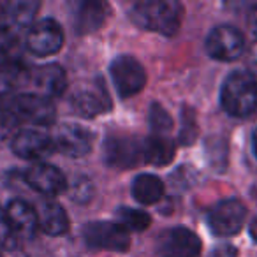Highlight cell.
<instances>
[{
	"label": "cell",
	"mask_w": 257,
	"mask_h": 257,
	"mask_svg": "<svg viewBox=\"0 0 257 257\" xmlns=\"http://www.w3.org/2000/svg\"><path fill=\"white\" fill-rule=\"evenodd\" d=\"M133 196L141 204H155L164 196V183L155 175H138L133 182Z\"/></svg>",
	"instance_id": "obj_20"
},
{
	"label": "cell",
	"mask_w": 257,
	"mask_h": 257,
	"mask_svg": "<svg viewBox=\"0 0 257 257\" xmlns=\"http://www.w3.org/2000/svg\"><path fill=\"white\" fill-rule=\"evenodd\" d=\"M250 234H252V238L257 241V218L252 222V225H250Z\"/></svg>",
	"instance_id": "obj_32"
},
{
	"label": "cell",
	"mask_w": 257,
	"mask_h": 257,
	"mask_svg": "<svg viewBox=\"0 0 257 257\" xmlns=\"http://www.w3.org/2000/svg\"><path fill=\"white\" fill-rule=\"evenodd\" d=\"M148 121H150L152 134H159V136H168L173 128V120L169 113L161 106V104L154 102L150 106V113H148Z\"/></svg>",
	"instance_id": "obj_24"
},
{
	"label": "cell",
	"mask_w": 257,
	"mask_h": 257,
	"mask_svg": "<svg viewBox=\"0 0 257 257\" xmlns=\"http://www.w3.org/2000/svg\"><path fill=\"white\" fill-rule=\"evenodd\" d=\"M220 104L231 116H248L257 109V81L250 72L236 71L225 78L220 90Z\"/></svg>",
	"instance_id": "obj_2"
},
{
	"label": "cell",
	"mask_w": 257,
	"mask_h": 257,
	"mask_svg": "<svg viewBox=\"0 0 257 257\" xmlns=\"http://www.w3.org/2000/svg\"><path fill=\"white\" fill-rule=\"evenodd\" d=\"M11 150L20 159L41 161L55 152L53 138L41 128H22L11 141Z\"/></svg>",
	"instance_id": "obj_9"
},
{
	"label": "cell",
	"mask_w": 257,
	"mask_h": 257,
	"mask_svg": "<svg viewBox=\"0 0 257 257\" xmlns=\"http://www.w3.org/2000/svg\"><path fill=\"white\" fill-rule=\"evenodd\" d=\"M183 16L182 4L175 0H143L131 9V20L140 29L162 36H175Z\"/></svg>",
	"instance_id": "obj_1"
},
{
	"label": "cell",
	"mask_w": 257,
	"mask_h": 257,
	"mask_svg": "<svg viewBox=\"0 0 257 257\" xmlns=\"http://www.w3.org/2000/svg\"><path fill=\"white\" fill-rule=\"evenodd\" d=\"M0 257H4V255H2V252H0Z\"/></svg>",
	"instance_id": "obj_33"
},
{
	"label": "cell",
	"mask_w": 257,
	"mask_h": 257,
	"mask_svg": "<svg viewBox=\"0 0 257 257\" xmlns=\"http://www.w3.org/2000/svg\"><path fill=\"white\" fill-rule=\"evenodd\" d=\"M25 182L30 189L46 197H55L67 189L64 173L48 162H37L25 171Z\"/></svg>",
	"instance_id": "obj_10"
},
{
	"label": "cell",
	"mask_w": 257,
	"mask_h": 257,
	"mask_svg": "<svg viewBox=\"0 0 257 257\" xmlns=\"http://www.w3.org/2000/svg\"><path fill=\"white\" fill-rule=\"evenodd\" d=\"M6 20H8V8L0 4V25H6Z\"/></svg>",
	"instance_id": "obj_30"
},
{
	"label": "cell",
	"mask_w": 257,
	"mask_h": 257,
	"mask_svg": "<svg viewBox=\"0 0 257 257\" xmlns=\"http://www.w3.org/2000/svg\"><path fill=\"white\" fill-rule=\"evenodd\" d=\"M159 248L162 257H199L203 245L196 232L178 225L162 234Z\"/></svg>",
	"instance_id": "obj_11"
},
{
	"label": "cell",
	"mask_w": 257,
	"mask_h": 257,
	"mask_svg": "<svg viewBox=\"0 0 257 257\" xmlns=\"http://www.w3.org/2000/svg\"><path fill=\"white\" fill-rule=\"evenodd\" d=\"M64 46V30L58 22L51 18H43L32 23L27 32V48L36 57H50Z\"/></svg>",
	"instance_id": "obj_7"
},
{
	"label": "cell",
	"mask_w": 257,
	"mask_h": 257,
	"mask_svg": "<svg viewBox=\"0 0 257 257\" xmlns=\"http://www.w3.org/2000/svg\"><path fill=\"white\" fill-rule=\"evenodd\" d=\"M118 224L123 225L127 231H145L150 227L152 217L143 210H136V208H127L121 206L116 210Z\"/></svg>",
	"instance_id": "obj_22"
},
{
	"label": "cell",
	"mask_w": 257,
	"mask_h": 257,
	"mask_svg": "<svg viewBox=\"0 0 257 257\" xmlns=\"http://www.w3.org/2000/svg\"><path fill=\"white\" fill-rule=\"evenodd\" d=\"M18 113L22 123L48 127L55 121L53 102L39 93H18Z\"/></svg>",
	"instance_id": "obj_13"
},
{
	"label": "cell",
	"mask_w": 257,
	"mask_h": 257,
	"mask_svg": "<svg viewBox=\"0 0 257 257\" xmlns=\"http://www.w3.org/2000/svg\"><path fill=\"white\" fill-rule=\"evenodd\" d=\"M22 125L18 113V93L2 92L0 93V128L9 131Z\"/></svg>",
	"instance_id": "obj_21"
},
{
	"label": "cell",
	"mask_w": 257,
	"mask_h": 257,
	"mask_svg": "<svg viewBox=\"0 0 257 257\" xmlns=\"http://www.w3.org/2000/svg\"><path fill=\"white\" fill-rule=\"evenodd\" d=\"M9 224L15 231L16 238L20 239H32L39 231V222H37L36 208L30 206L23 199H13L6 208Z\"/></svg>",
	"instance_id": "obj_15"
},
{
	"label": "cell",
	"mask_w": 257,
	"mask_h": 257,
	"mask_svg": "<svg viewBox=\"0 0 257 257\" xmlns=\"http://www.w3.org/2000/svg\"><path fill=\"white\" fill-rule=\"evenodd\" d=\"M145 148V162L152 166H168L175 159L176 145L168 136L152 134L143 143Z\"/></svg>",
	"instance_id": "obj_19"
},
{
	"label": "cell",
	"mask_w": 257,
	"mask_h": 257,
	"mask_svg": "<svg viewBox=\"0 0 257 257\" xmlns=\"http://www.w3.org/2000/svg\"><path fill=\"white\" fill-rule=\"evenodd\" d=\"M71 106L79 116L93 118L111 109V99L107 95L106 86L97 81L88 88H79L78 92L72 93Z\"/></svg>",
	"instance_id": "obj_14"
},
{
	"label": "cell",
	"mask_w": 257,
	"mask_h": 257,
	"mask_svg": "<svg viewBox=\"0 0 257 257\" xmlns=\"http://www.w3.org/2000/svg\"><path fill=\"white\" fill-rule=\"evenodd\" d=\"M18 246V238L9 224L8 213L0 206V248L4 250H15Z\"/></svg>",
	"instance_id": "obj_25"
},
{
	"label": "cell",
	"mask_w": 257,
	"mask_h": 257,
	"mask_svg": "<svg viewBox=\"0 0 257 257\" xmlns=\"http://www.w3.org/2000/svg\"><path fill=\"white\" fill-rule=\"evenodd\" d=\"M197 136V127H196V120H194V114L189 111H183V123H182V131H180V140L183 145H190L194 143Z\"/></svg>",
	"instance_id": "obj_26"
},
{
	"label": "cell",
	"mask_w": 257,
	"mask_h": 257,
	"mask_svg": "<svg viewBox=\"0 0 257 257\" xmlns=\"http://www.w3.org/2000/svg\"><path fill=\"white\" fill-rule=\"evenodd\" d=\"M30 83L39 90V95L53 99L65 92L67 78H65L64 69L58 64H48L30 72Z\"/></svg>",
	"instance_id": "obj_16"
},
{
	"label": "cell",
	"mask_w": 257,
	"mask_h": 257,
	"mask_svg": "<svg viewBox=\"0 0 257 257\" xmlns=\"http://www.w3.org/2000/svg\"><path fill=\"white\" fill-rule=\"evenodd\" d=\"M83 239L88 246L111 252H127L131 248V234L114 222H90L83 227Z\"/></svg>",
	"instance_id": "obj_5"
},
{
	"label": "cell",
	"mask_w": 257,
	"mask_h": 257,
	"mask_svg": "<svg viewBox=\"0 0 257 257\" xmlns=\"http://www.w3.org/2000/svg\"><path fill=\"white\" fill-rule=\"evenodd\" d=\"M248 29H250V32L257 37V6L250 11V15H248Z\"/></svg>",
	"instance_id": "obj_28"
},
{
	"label": "cell",
	"mask_w": 257,
	"mask_h": 257,
	"mask_svg": "<svg viewBox=\"0 0 257 257\" xmlns=\"http://www.w3.org/2000/svg\"><path fill=\"white\" fill-rule=\"evenodd\" d=\"M109 72L114 88L121 99L136 95L147 85V71L141 65V62L131 55H120L114 58L111 62Z\"/></svg>",
	"instance_id": "obj_4"
},
{
	"label": "cell",
	"mask_w": 257,
	"mask_h": 257,
	"mask_svg": "<svg viewBox=\"0 0 257 257\" xmlns=\"http://www.w3.org/2000/svg\"><path fill=\"white\" fill-rule=\"evenodd\" d=\"M107 16V4L102 2H79L74 11V29L78 34H92L102 27Z\"/></svg>",
	"instance_id": "obj_18"
},
{
	"label": "cell",
	"mask_w": 257,
	"mask_h": 257,
	"mask_svg": "<svg viewBox=\"0 0 257 257\" xmlns=\"http://www.w3.org/2000/svg\"><path fill=\"white\" fill-rule=\"evenodd\" d=\"M93 136L88 128L78 123H64L53 138L55 150L67 157H83L92 150Z\"/></svg>",
	"instance_id": "obj_12"
},
{
	"label": "cell",
	"mask_w": 257,
	"mask_h": 257,
	"mask_svg": "<svg viewBox=\"0 0 257 257\" xmlns=\"http://www.w3.org/2000/svg\"><path fill=\"white\" fill-rule=\"evenodd\" d=\"M8 8V20H11L15 27H27L32 23L34 16H36L37 9H39V2L34 0H20V2H13V4L6 6Z\"/></svg>",
	"instance_id": "obj_23"
},
{
	"label": "cell",
	"mask_w": 257,
	"mask_h": 257,
	"mask_svg": "<svg viewBox=\"0 0 257 257\" xmlns=\"http://www.w3.org/2000/svg\"><path fill=\"white\" fill-rule=\"evenodd\" d=\"M234 255H236V248L231 245L218 246V248H215L213 253H211V257H234Z\"/></svg>",
	"instance_id": "obj_27"
},
{
	"label": "cell",
	"mask_w": 257,
	"mask_h": 257,
	"mask_svg": "<svg viewBox=\"0 0 257 257\" xmlns=\"http://www.w3.org/2000/svg\"><path fill=\"white\" fill-rule=\"evenodd\" d=\"M245 39L241 32L231 25H218L206 37V53L213 60L232 62L241 57Z\"/></svg>",
	"instance_id": "obj_8"
},
{
	"label": "cell",
	"mask_w": 257,
	"mask_h": 257,
	"mask_svg": "<svg viewBox=\"0 0 257 257\" xmlns=\"http://www.w3.org/2000/svg\"><path fill=\"white\" fill-rule=\"evenodd\" d=\"M37 222H39V229L50 236H60L67 232L69 229V217L62 204H58L55 199L44 197L36 208Z\"/></svg>",
	"instance_id": "obj_17"
},
{
	"label": "cell",
	"mask_w": 257,
	"mask_h": 257,
	"mask_svg": "<svg viewBox=\"0 0 257 257\" xmlns=\"http://www.w3.org/2000/svg\"><path fill=\"white\" fill-rule=\"evenodd\" d=\"M252 150H253V155L257 157V128L253 131V134H252Z\"/></svg>",
	"instance_id": "obj_31"
},
{
	"label": "cell",
	"mask_w": 257,
	"mask_h": 257,
	"mask_svg": "<svg viewBox=\"0 0 257 257\" xmlns=\"http://www.w3.org/2000/svg\"><path fill=\"white\" fill-rule=\"evenodd\" d=\"M104 162L116 169H133L145 162L143 141L133 136H111L104 143Z\"/></svg>",
	"instance_id": "obj_6"
},
{
	"label": "cell",
	"mask_w": 257,
	"mask_h": 257,
	"mask_svg": "<svg viewBox=\"0 0 257 257\" xmlns=\"http://www.w3.org/2000/svg\"><path fill=\"white\" fill-rule=\"evenodd\" d=\"M248 67H250V71H252V76L257 74V44L252 48V51H250V55H248Z\"/></svg>",
	"instance_id": "obj_29"
},
{
	"label": "cell",
	"mask_w": 257,
	"mask_h": 257,
	"mask_svg": "<svg viewBox=\"0 0 257 257\" xmlns=\"http://www.w3.org/2000/svg\"><path fill=\"white\" fill-rule=\"evenodd\" d=\"M246 218V208L239 199H222L208 211V227L218 238H229L241 231Z\"/></svg>",
	"instance_id": "obj_3"
}]
</instances>
